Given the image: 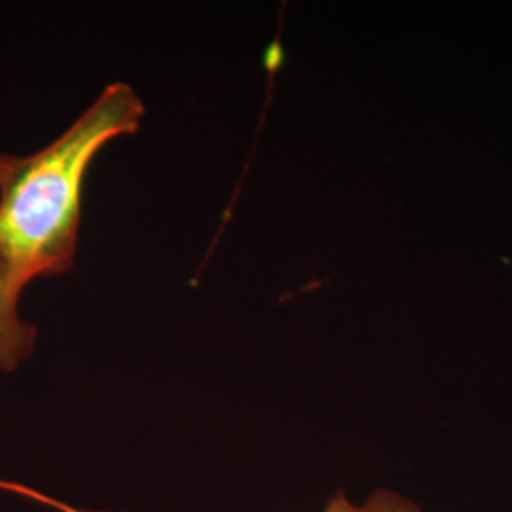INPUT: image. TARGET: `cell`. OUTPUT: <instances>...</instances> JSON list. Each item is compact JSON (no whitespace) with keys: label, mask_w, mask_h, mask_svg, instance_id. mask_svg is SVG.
<instances>
[{"label":"cell","mask_w":512,"mask_h":512,"mask_svg":"<svg viewBox=\"0 0 512 512\" xmlns=\"http://www.w3.org/2000/svg\"><path fill=\"white\" fill-rule=\"evenodd\" d=\"M145 105L124 82L107 86L71 128L33 156H0V260L16 293L38 275L71 270L82 192L93 158L135 133Z\"/></svg>","instance_id":"1"},{"label":"cell","mask_w":512,"mask_h":512,"mask_svg":"<svg viewBox=\"0 0 512 512\" xmlns=\"http://www.w3.org/2000/svg\"><path fill=\"white\" fill-rule=\"evenodd\" d=\"M18 300L0 260V372L14 370L33 353L37 342L35 327L18 315Z\"/></svg>","instance_id":"2"},{"label":"cell","mask_w":512,"mask_h":512,"mask_svg":"<svg viewBox=\"0 0 512 512\" xmlns=\"http://www.w3.org/2000/svg\"><path fill=\"white\" fill-rule=\"evenodd\" d=\"M323 512H425L410 495L380 488L368 495L363 505H353L344 492L332 495Z\"/></svg>","instance_id":"3"}]
</instances>
